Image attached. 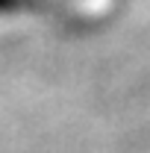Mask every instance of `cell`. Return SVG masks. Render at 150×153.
Wrapping results in <instances>:
<instances>
[{"label": "cell", "mask_w": 150, "mask_h": 153, "mask_svg": "<svg viewBox=\"0 0 150 153\" xmlns=\"http://www.w3.org/2000/svg\"><path fill=\"white\" fill-rule=\"evenodd\" d=\"M41 0H0V12H18V9H30V6H38Z\"/></svg>", "instance_id": "cell-1"}]
</instances>
